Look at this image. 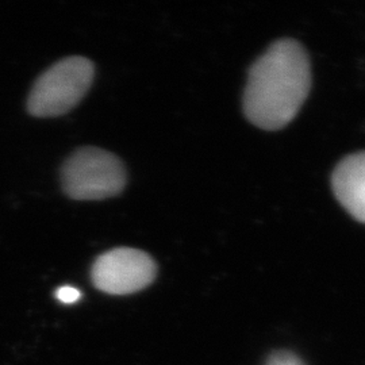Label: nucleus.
I'll return each instance as SVG.
<instances>
[{
    "label": "nucleus",
    "mask_w": 365,
    "mask_h": 365,
    "mask_svg": "<svg viewBox=\"0 0 365 365\" xmlns=\"http://www.w3.org/2000/svg\"><path fill=\"white\" fill-rule=\"evenodd\" d=\"M312 88V66L299 42L279 39L252 66L244 111L255 126L279 130L297 117Z\"/></svg>",
    "instance_id": "f257e3e1"
},
{
    "label": "nucleus",
    "mask_w": 365,
    "mask_h": 365,
    "mask_svg": "<svg viewBox=\"0 0 365 365\" xmlns=\"http://www.w3.org/2000/svg\"><path fill=\"white\" fill-rule=\"evenodd\" d=\"M93 64L84 57H66L39 76L29 95L27 110L34 117H58L71 111L90 90Z\"/></svg>",
    "instance_id": "f03ea898"
},
{
    "label": "nucleus",
    "mask_w": 365,
    "mask_h": 365,
    "mask_svg": "<svg viewBox=\"0 0 365 365\" xmlns=\"http://www.w3.org/2000/svg\"><path fill=\"white\" fill-rule=\"evenodd\" d=\"M66 195L76 200H99L115 196L126 184L122 161L98 148H81L61 170Z\"/></svg>",
    "instance_id": "7ed1b4c3"
},
{
    "label": "nucleus",
    "mask_w": 365,
    "mask_h": 365,
    "mask_svg": "<svg viewBox=\"0 0 365 365\" xmlns=\"http://www.w3.org/2000/svg\"><path fill=\"white\" fill-rule=\"evenodd\" d=\"M157 267L153 259L138 249L117 248L99 256L92 265L93 286L111 295H129L153 283Z\"/></svg>",
    "instance_id": "20e7f679"
},
{
    "label": "nucleus",
    "mask_w": 365,
    "mask_h": 365,
    "mask_svg": "<svg viewBox=\"0 0 365 365\" xmlns=\"http://www.w3.org/2000/svg\"><path fill=\"white\" fill-rule=\"evenodd\" d=\"M334 195L354 220L365 223V152L342 158L331 176Z\"/></svg>",
    "instance_id": "39448f33"
},
{
    "label": "nucleus",
    "mask_w": 365,
    "mask_h": 365,
    "mask_svg": "<svg viewBox=\"0 0 365 365\" xmlns=\"http://www.w3.org/2000/svg\"><path fill=\"white\" fill-rule=\"evenodd\" d=\"M265 365H306L304 361L300 359L298 354L289 352V351H277L274 352L268 360L265 361Z\"/></svg>",
    "instance_id": "423d86ee"
},
{
    "label": "nucleus",
    "mask_w": 365,
    "mask_h": 365,
    "mask_svg": "<svg viewBox=\"0 0 365 365\" xmlns=\"http://www.w3.org/2000/svg\"><path fill=\"white\" fill-rule=\"evenodd\" d=\"M57 299L60 300L61 303H75L81 298V292L76 289V288L69 287V286H64V287L58 288L56 292Z\"/></svg>",
    "instance_id": "0eeeda50"
}]
</instances>
